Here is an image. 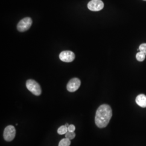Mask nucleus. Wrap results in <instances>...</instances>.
<instances>
[{"label": "nucleus", "instance_id": "obj_4", "mask_svg": "<svg viewBox=\"0 0 146 146\" xmlns=\"http://www.w3.org/2000/svg\"><path fill=\"white\" fill-rule=\"evenodd\" d=\"M16 129L15 127L12 125H8L4 131L3 137L5 141H11L15 137Z\"/></svg>", "mask_w": 146, "mask_h": 146}, {"label": "nucleus", "instance_id": "obj_11", "mask_svg": "<svg viewBox=\"0 0 146 146\" xmlns=\"http://www.w3.org/2000/svg\"><path fill=\"white\" fill-rule=\"evenodd\" d=\"M68 131V128L66 125H62L58 129V133L60 135L66 134Z\"/></svg>", "mask_w": 146, "mask_h": 146}, {"label": "nucleus", "instance_id": "obj_8", "mask_svg": "<svg viewBox=\"0 0 146 146\" xmlns=\"http://www.w3.org/2000/svg\"><path fill=\"white\" fill-rule=\"evenodd\" d=\"M136 102L142 108L146 107V96L144 94H140L136 98Z\"/></svg>", "mask_w": 146, "mask_h": 146}, {"label": "nucleus", "instance_id": "obj_13", "mask_svg": "<svg viewBox=\"0 0 146 146\" xmlns=\"http://www.w3.org/2000/svg\"><path fill=\"white\" fill-rule=\"evenodd\" d=\"M139 49L140 52H144L145 54H146V43L141 44Z\"/></svg>", "mask_w": 146, "mask_h": 146}, {"label": "nucleus", "instance_id": "obj_9", "mask_svg": "<svg viewBox=\"0 0 146 146\" xmlns=\"http://www.w3.org/2000/svg\"><path fill=\"white\" fill-rule=\"evenodd\" d=\"M146 54H145L144 52H140L137 53V54L136 55V58L137 61H139L140 62H142L145 60V59L146 58Z\"/></svg>", "mask_w": 146, "mask_h": 146}, {"label": "nucleus", "instance_id": "obj_5", "mask_svg": "<svg viewBox=\"0 0 146 146\" xmlns=\"http://www.w3.org/2000/svg\"><path fill=\"white\" fill-rule=\"evenodd\" d=\"M88 8L90 11H98L104 7V3L101 0H92L88 3Z\"/></svg>", "mask_w": 146, "mask_h": 146}, {"label": "nucleus", "instance_id": "obj_7", "mask_svg": "<svg viewBox=\"0 0 146 146\" xmlns=\"http://www.w3.org/2000/svg\"><path fill=\"white\" fill-rule=\"evenodd\" d=\"M81 85V81L78 78H73L71 79L67 85V89L69 92H74L76 91Z\"/></svg>", "mask_w": 146, "mask_h": 146}, {"label": "nucleus", "instance_id": "obj_16", "mask_svg": "<svg viewBox=\"0 0 146 146\" xmlns=\"http://www.w3.org/2000/svg\"><path fill=\"white\" fill-rule=\"evenodd\" d=\"M144 1H146V0H144Z\"/></svg>", "mask_w": 146, "mask_h": 146}, {"label": "nucleus", "instance_id": "obj_15", "mask_svg": "<svg viewBox=\"0 0 146 146\" xmlns=\"http://www.w3.org/2000/svg\"><path fill=\"white\" fill-rule=\"evenodd\" d=\"M66 125V127H67V128H68V127H69V125H68V123H66V125Z\"/></svg>", "mask_w": 146, "mask_h": 146}, {"label": "nucleus", "instance_id": "obj_6", "mask_svg": "<svg viewBox=\"0 0 146 146\" xmlns=\"http://www.w3.org/2000/svg\"><path fill=\"white\" fill-rule=\"evenodd\" d=\"M60 59L64 62H71L75 58V54L70 50H64L60 54Z\"/></svg>", "mask_w": 146, "mask_h": 146}, {"label": "nucleus", "instance_id": "obj_14", "mask_svg": "<svg viewBox=\"0 0 146 146\" xmlns=\"http://www.w3.org/2000/svg\"><path fill=\"white\" fill-rule=\"evenodd\" d=\"M68 130L69 131H71V132H74L75 130V127L73 125H69L68 127Z\"/></svg>", "mask_w": 146, "mask_h": 146}, {"label": "nucleus", "instance_id": "obj_3", "mask_svg": "<svg viewBox=\"0 0 146 146\" xmlns=\"http://www.w3.org/2000/svg\"><path fill=\"white\" fill-rule=\"evenodd\" d=\"M33 21L31 17H25L20 21L17 26V30L20 32L28 31L31 26Z\"/></svg>", "mask_w": 146, "mask_h": 146}, {"label": "nucleus", "instance_id": "obj_1", "mask_svg": "<svg viewBox=\"0 0 146 146\" xmlns=\"http://www.w3.org/2000/svg\"><path fill=\"white\" fill-rule=\"evenodd\" d=\"M112 117V110L108 104L100 106L96 110L95 117V124L100 128L106 127Z\"/></svg>", "mask_w": 146, "mask_h": 146}, {"label": "nucleus", "instance_id": "obj_12", "mask_svg": "<svg viewBox=\"0 0 146 146\" xmlns=\"http://www.w3.org/2000/svg\"><path fill=\"white\" fill-rule=\"evenodd\" d=\"M75 136H76V134L74 133V131L71 132V131H68V132L66 134L65 137H66V138H67L68 139H69L70 140H73L75 138Z\"/></svg>", "mask_w": 146, "mask_h": 146}, {"label": "nucleus", "instance_id": "obj_2", "mask_svg": "<svg viewBox=\"0 0 146 146\" xmlns=\"http://www.w3.org/2000/svg\"><path fill=\"white\" fill-rule=\"evenodd\" d=\"M27 89L33 94L36 96H39L41 94L42 90L40 84L34 80H28L26 82Z\"/></svg>", "mask_w": 146, "mask_h": 146}, {"label": "nucleus", "instance_id": "obj_10", "mask_svg": "<svg viewBox=\"0 0 146 146\" xmlns=\"http://www.w3.org/2000/svg\"><path fill=\"white\" fill-rule=\"evenodd\" d=\"M71 142L69 139L67 138H64L62 139L59 142L58 146H69L70 145Z\"/></svg>", "mask_w": 146, "mask_h": 146}]
</instances>
